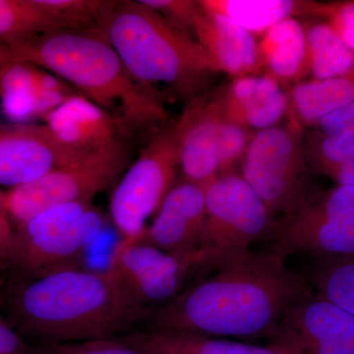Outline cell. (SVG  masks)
I'll return each mask as SVG.
<instances>
[{"label": "cell", "instance_id": "cell-7", "mask_svg": "<svg viewBox=\"0 0 354 354\" xmlns=\"http://www.w3.org/2000/svg\"><path fill=\"white\" fill-rule=\"evenodd\" d=\"M127 140L57 167L6 192V212L14 228L57 205L93 200L114 187L129 165Z\"/></svg>", "mask_w": 354, "mask_h": 354}, {"label": "cell", "instance_id": "cell-1", "mask_svg": "<svg viewBox=\"0 0 354 354\" xmlns=\"http://www.w3.org/2000/svg\"><path fill=\"white\" fill-rule=\"evenodd\" d=\"M311 291L285 258L248 249L209 262L183 293L151 311L146 329L268 341L286 309Z\"/></svg>", "mask_w": 354, "mask_h": 354}, {"label": "cell", "instance_id": "cell-13", "mask_svg": "<svg viewBox=\"0 0 354 354\" xmlns=\"http://www.w3.org/2000/svg\"><path fill=\"white\" fill-rule=\"evenodd\" d=\"M268 348L276 354H354V317L311 291L286 309Z\"/></svg>", "mask_w": 354, "mask_h": 354}, {"label": "cell", "instance_id": "cell-14", "mask_svg": "<svg viewBox=\"0 0 354 354\" xmlns=\"http://www.w3.org/2000/svg\"><path fill=\"white\" fill-rule=\"evenodd\" d=\"M79 158L60 145L44 124H0V188L32 183Z\"/></svg>", "mask_w": 354, "mask_h": 354}, {"label": "cell", "instance_id": "cell-25", "mask_svg": "<svg viewBox=\"0 0 354 354\" xmlns=\"http://www.w3.org/2000/svg\"><path fill=\"white\" fill-rule=\"evenodd\" d=\"M118 0H37L50 32H104Z\"/></svg>", "mask_w": 354, "mask_h": 354}, {"label": "cell", "instance_id": "cell-4", "mask_svg": "<svg viewBox=\"0 0 354 354\" xmlns=\"http://www.w3.org/2000/svg\"><path fill=\"white\" fill-rule=\"evenodd\" d=\"M104 32L132 78L160 101L191 102L216 73L196 39L140 0H118Z\"/></svg>", "mask_w": 354, "mask_h": 354}, {"label": "cell", "instance_id": "cell-18", "mask_svg": "<svg viewBox=\"0 0 354 354\" xmlns=\"http://www.w3.org/2000/svg\"><path fill=\"white\" fill-rule=\"evenodd\" d=\"M44 122L60 145L79 157L127 138L113 116L80 94L67 99Z\"/></svg>", "mask_w": 354, "mask_h": 354}, {"label": "cell", "instance_id": "cell-11", "mask_svg": "<svg viewBox=\"0 0 354 354\" xmlns=\"http://www.w3.org/2000/svg\"><path fill=\"white\" fill-rule=\"evenodd\" d=\"M172 127L184 180L201 185L241 160L251 137L223 116L213 97L202 95Z\"/></svg>", "mask_w": 354, "mask_h": 354}, {"label": "cell", "instance_id": "cell-2", "mask_svg": "<svg viewBox=\"0 0 354 354\" xmlns=\"http://www.w3.org/2000/svg\"><path fill=\"white\" fill-rule=\"evenodd\" d=\"M20 332L41 346L114 339L146 324L115 274L74 269L26 281L11 301Z\"/></svg>", "mask_w": 354, "mask_h": 354}, {"label": "cell", "instance_id": "cell-9", "mask_svg": "<svg viewBox=\"0 0 354 354\" xmlns=\"http://www.w3.org/2000/svg\"><path fill=\"white\" fill-rule=\"evenodd\" d=\"M177 169L174 127H162L111 192L109 214L121 241H134L143 234L147 220L156 216L174 187Z\"/></svg>", "mask_w": 354, "mask_h": 354}, {"label": "cell", "instance_id": "cell-8", "mask_svg": "<svg viewBox=\"0 0 354 354\" xmlns=\"http://www.w3.org/2000/svg\"><path fill=\"white\" fill-rule=\"evenodd\" d=\"M265 241L285 259L297 254L316 259L354 255V186L317 193L276 221Z\"/></svg>", "mask_w": 354, "mask_h": 354}, {"label": "cell", "instance_id": "cell-32", "mask_svg": "<svg viewBox=\"0 0 354 354\" xmlns=\"http://www.w3.org/2000/svg\"><path fill=\"white\" fill-rule=\"evenodd\" d=\"M316 125L326 136L354 142V102L324 116Z\"/></svg>", "mask_w": 354, "mask_h": 354}, {"label": "cell", "instance_id": "cell-34", "mask_svg": "<svg viewBox=\"0 0 354 354\" xmlns=\"http://www.w3.org/2000/svg\"><path fill=\"white\" fill-rule=\"evenodd\" d=\"M13 237V227L8 218L0 220V265H3L4 259Z\"/></svg>", "mask_w": 354, "mask_h": 354}, {"label": "cell", "instance_id": "cell-16", "mask_svg": "<svg viewBox=\"0 0 354 354\" xmlns=\"http://www.w3.org/2000/svg\"><path fill=\"white\" fill-rule=\"evenodd\" d=\"M205 186L187 180L174 184L152 225L134 241L179 257L199 253L206 215Z\"/></svg>", "mask_w": 354, "mask_h": 354}, {"label": "cell", "instance_id": "cell-6", "mask_svg": "<svg viewBox=\"0 0 354 354\" xmlns=\"http://www.w3.org/2000/svg\"><path fill=\"white\" fill-rule=\"evenodd\" d=\"M300 130L293 125L253 133L241 158V176L274 221L299 209L317 193Z\"/></svg>", "mask_w": 354, "mask_h": 354}, {"label": "cell", "instance_id": "cell-24", "mask_svg": "<svg viewBox=\"0 0 354 354\" xmlns=\"http://www.w3.org/2000/svg\"><path fill=\"white\" fill-rule=\"evenodd\" d=\"M304 22L307 41L309 75L325 80L354 72V51L324 20L307 18Z\"/></svg>", "mask_w": 354, "mask_h": 354}, {"label": "cell", "instance_id": "cell-22", "mask_svg": "<svg viewBox=\"0 0 354 354\" xmlns=\"http://www.w3.org/2000/svg\"><path fill=\"white\" fill-rule=\"evenodd\" d=\"M200 4L230 18L251 34L268 31L290 18H318L321 2L310 0H199Z\"/></svg>", "mask_w": 354, "mask_h": 354}, {"label": "cell", "instance_id": "cell-30", "mask_svg": "<svg viewBox=\"0 0 354 354\" xmlns=\"http://www.w3.org/2000/svg\"><path fill=\"white\" fill-rule=\"evenodd\" d=\"M317 19L327 22L354 51V0L321 2Z\"/></svg>", "mask_w": 354, "mask_h": 354}, {"label": "cell", "instance_id": "cell-29", "mask_svg": "<svg viewBox=\"0 0 354 354\" xmlns=\"http://www.w3.org/2000/svg\"><path fill=\"white\" fill-rule=\"evenodd\" d=\"M140 1L157 11L172 28L194 38L195 27L202 13V6L199 1H195V0H140Z\"/></svg>", "mask_w": 354, "mask_h": 354}, {"label": "cell", "instance_id": "cell-35", "mask_svg": "<svg viewBox=\"0 0 354 354\" xmlns=\"http://www.w3.org/2000/svg\"><path fill=\"white\" fill-rule=\"evenodd\" d=\"M11 62H13L12 51L9 46L0 41V68Z\"/></svg>", "mask_w": 354, "mask_h": 354}, {"label": "cell", "instance_id": "cell-26", "mask_svg": "<svg viewBox=\"0 0 354 354\" xmlns=\"http://www.w3.org/2000/svg\"><path fill=\"white\" fill-rule=\"evenodd\" d=\"M307 278L317 295L354 317V255L317 259Z\"/></svg>", "mask_w": 354, "mask_h": 354}, {"label": "cell", "instance_id": "cell-5", "mask_svg": "<svg viewBox=\"0 0 354 354\" xmlns=\"http://www.w3.org/2000/svg\"><path fill=\"white\" fill-rule=\"evenodd\" d=\"M104 225L93 200L51 207L14 228L3 265L26 281L79 269Z\"/></svg>", "mask_w": 354, "mask_h": 354}, {"label": "cell", "instance_id": "cell-20", "mask_svg": "<svg viewBox=\"0 0 354 354\" xmlns=\"http://www.w3.org/2000/svg\"><path fill=\"white\" fill-rule=\"evenodd\" d=\"M258 67L281 87L301 82L309 76L304 22L290 18L264 32L257 43Z\"/></svg>", "mask_w": 354, "mask_h": 354}, {"label": "cell", "instance_id": "cell-15", "mask_svg": "<svg viewBox=\"0 0 354 354\" xmlns=\"http://www.w3.org/2000/svg\"><path fill=\"white\" fill-rule=\"evenodd\" d=\"M76 94L59 77L30 62L13 60L0 68V114L10 124L44 121Z\"/></svg>", "mask_w": 354, "mask_h": 354}, {"label": "cell", "instance_id": "cell-17", "mask_svg": "<svg viewBox=\"0 0 354 354\" xmlns=\"http://www.w3.org/2000/svg\"><path fill=\"white\" fill-rule=\"evenodd\" d=\"M212 97L228 121L249 133L277 127L290 106L283 87L260 74L235 78Z\"/></svg>", "mask_w": 354, "mask_h": 354}, {"label": "cell", "instance_id": "cell-31", "mask_svg": "<svg viewBox=\"0 0 354 354\" xmlns=\"http://www.w3.org/2000/svg\"><path fill=\"white\" fill-rule=\"evenodd\" d=\"M39 354H143L116 339L41 346Z\"/></svg>", "mask_w": 354, "mask_h": 354}, {"label": "cell", "instance_id": "cell-28", "mask_svg": "<svg viewBox=\"0 0 354 354\" xmlns=\"http://www.w3.org/2000/svg\"><path fill=\"white\" fill-rule=\"evenodd\" d=\"M48 32L37 0H0V41L10 50Z\"/></svg>", "mask_w": 354, "mask_h": 354}, {"label": "cell", "instance_id": "cell-33", "mask_svg": "<svg viewBox=\"0 0 354 354\" xmlns=\"http://www.w3.org/2000/svg\"><path fill=\"white\" fill-rule=\"evenodd\" d=\"M0 354H39L30 348L22 335L0 319Z\"/></svg>", "mask_w": 354, "mask_h": 354}, {"label": "cell", "instance_id": "cell-21", "mask_svg": "<svg viewBox=\"0 0 354 354\" xmlns=\"http://www.w3.org/2000/svg\"><path fill=\"white\" fill-rule=\"evenodd\" d=\"M116 339L143 354H276L268 346L151 329L134 330Z\"/></svg>", "mask_w": 354, "mask_h": 354}, {"label": "cell", "instance_id": "cell-36", "mask_svg": "<svg viewBox=\"0 0 354 354\" xmlns=\"http://www.w3.org/2000/svg\"><path fill=\"white\" fill-rule=\"evenodd\" d=\"M8 218L6 212V192L0 188V220Z\"/></svg>", "mask_w": 354, "mask_h": 354}, {"label": "cell", "instance_id": "cell-12", "mask_svg": "<svg viewBox=\"0 0 354 354\" xmlns=\"http://www.w3.org/2000/svg\"><path fill=\"white\" fill-rule=\"evenodd\" d=\"M208 264L202 251L179 257L136 241H121L114 249L109 269L130 295L153 311L169 304L194 283Z\"/></svg>", "mask_w": 354, "mask_h": 354}, {"label": "cell", "instance_id": "cell-10", "mask_svg": "<svg viewBox=\"0 0 354 354\" xmlns=\"http://www.w3.org/2000/svg\"><path fill=\"white\" fill-rule=\"evenodd\" d=\"M205 189L206 215L200 250L208 262L248 250L254 242L265 241L270 234L276 221L241 174L223 172Z\"/></svg>", "mask_w": 354, "mask_h": 354}, {"label": "cell", "instance_id": "cell-23", "mask_svg": "<svg viewBox=\"0 0 354 354\" xmlns=\"http://www.w3.org/2000/svg\"><path fill=\"white\" fill-rule=\"evenodd\" d=\"M290 124L302 128L316 125L328 114L354 102V72L325 80L301 81L288 93Z\"/></svg>", "mask_w": 354, "mask_h": 354}, {"label": "cell", "instance_id": "cell-3", "mask_svg": "<svg viewBox=\"0 0 354 354\" xmlns=\"http://www.w3.org/2000/svg\"><path fill=\"white\" fill-rule=\"evenodd\" d=\"M13 60L48 70L118 121L127 137L160 129L165 102L144 90L125 68L104 32L57 31L11 48Z\"/></svg>", "mask_w": 354, "mask_h": 354}, {"label": "cell", "instance_id": "cell-27", "mask_svg": "<svg viewBox=\"0 0 354 354\" xmlns=\"http://www.w3.org/2000/svg\"><path fill=\"white\" fill-rule=\"evenodd\" d=\"M310 167L339 186H354V142L317 132L304 144Z\"/></svg>", "mask_w": 354, "mask_h": 354}, {"label": "cell", "instance_id": "cell-19", "mask_svg": "<svg viewBox=\"0 0 354 354\" xmlns=\"http://www.w3.org/2000/svg\"><path fill=\"white\" fill-rule=\"evenodd\" d=\"M194 38L216 72L234 79L259 74L255 37L225 15L202 6Z\"/></svg>", "mask_w": 354, "mask_h": 354}]
</instances>
